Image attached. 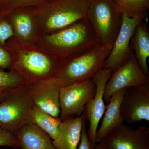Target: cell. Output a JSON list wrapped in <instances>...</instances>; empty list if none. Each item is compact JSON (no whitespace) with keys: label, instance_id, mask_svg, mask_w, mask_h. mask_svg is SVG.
I'll return each instance as SVG.
<instances>
[{"label":"cell","instance_id":"obj_1","mask_svg":"<svg viewBox=\"0 0 149 149\" xmlns=\"http://www.w3.org/2000/svg\"><path fill=\"white\" fill-rule=\"evenodd\" d=\"M6 47L12 58L10 70L18 73L27 84L54 77L60 61L36 44H29L10 38Z\"/></svg>","mask_w":149,"mask_h":149},{"label":"cell","instance_id":"obj_2","mask_svg":"<svg viewBox=\"0 0 149 149\" xmlns=\"http://www.w3.org/2000/svg\"><path fill=\"white\" fill-rule=\"evenodd\" d=\"M36 44L60 61L85 53L99 44L86 17L58 31L40 35Z\"/></svg>","mask_w":149,"mask_h":149},{"label":"cell","instance_id":"obj_3","mask_svg":"<svg viewBox=\"0 0 149 149\" xmlns=\"http://www.w3.org/2000/svg\"><path fill=\"white\" fill-rule=\"evenodd\" d=\"M91 0H50L35 7L41 35L50 34L87 17Z\"/></svg>","mask_w":149,"mask_h":149},{"label":"cell","instance_id":"obj_4","mask_svg":"<svg viewBox=\"0 0 149 149\" xmlns=\"http://www.w3.org/2000/svg\"><path fill=\"white\" fill-rule=\"evenodd\" d=\"M112 47L99 44L85 53L61 61L54 77L62 88L93 79L103 68Z\"/></svg>","mask_w":149,"mask_h":149},{"label":"cell","instance_id":"obj_5","mask_svg":"<svg viewBox=\"0 0 149 149\" xmlns=\"http://www.w3.org/2000/svg\"><path fill=\"white\" fill-rule=\"evenodd\" d=\"M99 44L112 47L122 24V15L113 0H91L87 15Z\"/></svg>","mask_w":149,"mask_h":149},{"label":"cell","instance_id":"obj_6","mask_svg":"<svg viewBox=\"0 0 149 149\" xmlns=\"http://www.w3.org/2000/svg\"><path fill=\"white\" fill-rule=\"evenodd\" d=\"M34 106L27 84L6 93L0 102V127L14 133L30 121Z\"/></svg>","mask_w":149,"mask_h":149},{"label":"cell","instance_id":"obj_7","mask_svg":"<svg viewBox=\"0 0 149 149\" xmlns=\"http://www.w3.org/2000/svg\"><path fill=\"white\" fill-rule=\"evenodd\" d=\"M96 90L95 84L92 79L78 81L62 88L59 97L61 120L83 114L86 105L95 96Z\"/></svg>","mask_w":149,"mask_h":149},{"label":"cell","instance_id":"obj_8","mask_svg":"<svg viewBox=\"0 0 149 149\" xmlns=\"http://www.w3.org/2000/svg\"><path fill=\"white\" fill-rule=\"evenodd\" d=\"M102 149H149V127L118 125L97 143Z\"/></svg>","mask_w":149,"mask_h":149},{"label":"cell","instance_id":"obj_9","mask_svg":"<svg viewBox=\"0 0 149 149\" xmlns=\"http://www.w3.org/2000/svg\"><path fill=\"white\" fill-rule=\"evenodd\" d=\"M149 84V76L140 67L134 55L125 64L113 71L105 86L104 99L109 102L117 91L129 87Z\"/></svg>","mask_w":149,"mask_h":149},{"label":"cell","instance_id":"obj_10","mask_svg":"<svg viewBox=\"0 0 149 149\" xmlns=\"http://www.w3.org/2000/svg\"><path fill=\"white\" fill-rule=\"evenodd\" d=\"M123 122H149V84L125 88L120 107Z\"/></svg>","mask_w":149,"mask_h":149},{"label":"cell","instance_id":"obj_11","mask_svg":"<svg viewBox=\"0 0 149 149\" xmlns=\"http://www.w3.org/2000/svg\"><path fill=\"white\" fill-rule=\"evenodd\" d=\"M112 72L111 69L103 68L93 77L96 87L95 94L86 105L83 113L85 119L89 122L87 134L94 149H95L97 144L96 134L99 124L106 108L104 99V90Z\"/></svg>","mask_w":149,"mask_h":149},{"label":"cell","instance_id":"obj_12","mask_svg":"<svg viewBox=\"0 0 149 149\" xmlns=\"http://www.w3.org/2000/svg\"><path fill=\"white\" fill-rule=\"evenodd\" d=\"M142 21L139 18L122 15L121 27L103 68L113 71L128 61L133 54L130 47L131 40L136 27Z\"/></svg>","mask_w":149,"mask_h":149},{"label":"cell","instance_id":"obj_13","mask_svg":"<svg viewBox=\"0 0 149 149\" xmlns=\"http://www.w3.org/2000/svg\"><path fill=\"white\" fill-rule=\"evenodd\" d=\"M6 17L12 29L14 37L24 42L37 44L41 34L35 6L15 9Z\"/></svg>","mask_w":149,"mask_h":149},{"label":"cell","instance_id":"obj_14","mask_svg":"<svg viewBox=\"0 0 149 149\" xmlns=\"http://www.w3.org/2000/svg\"><path fill=\"white\" fill-rule=\"evenodd\" d=\"M28 86L34 104L54 117H59L60 94L62 87L55 77L41 80Z\"/></svg>","mask_w":149,"mask_h":149},{"label":"cell","instance_id":"obj_15","mask_svg":"<svg viewBox=\"0 0 149 149\" xmlns=\"http://www.w3.org/2000/svg\"><path fill=\"white\" fill-rule=\"evenodd\" d=\"M14 134L20 149H56L49 136L31 121L22 125Z\"/></svg>","mask_w":149,"mask_h":149},{"label":"cell","instance_id":"obj_16","mask_svg":"<svg viewBox=\"0 0 149 149\" xmlns=\"http://www.w3.org/2000/svg\"><path fill=\"white\" fill-rule=\"evenodd\" d=\"M86 120L83 113L80 116L61 121L58 137L52 141L56 148L77 149Z\"/></svg>","mask_w":149,"mask_h":149},{"label":"cell","instance_id":"obj_17","mask_svg":"<svg viewBox=\"0 0 149 149\" xmlns=\"http://www.w3.org/2000/svg\"><path fill=\"white\" fill-rule=\"evenodd\" d=\"M125 89L117 91L110 99L106 107L101 125L97 130L96 143L118 125L123 123L120 107Z\"/></svg>","mask_w":149,"mask_h":149},{"label":"cell","instance_id":"obj_18","mask_svg":"<svg viewBox=\"0 0 149 149\" xmlns=\"http://www.w3.org/2000/svg\"><path fill=\"white\" fill-rule=\"evenodd\" d=\"M132 46L140 67L149 76L147 59L149 57V33L146 23L141 21L135 29L132 38Z\"/></svg>","mask_w":149,"mask_h":149},{"label":"cell","instance_id":"obj_19","mask_svg":"<svg viewBox=\"0 0 149 149\" xmlns=\"http://www.w3.org/2000/svg\"><path fill=\"white\" fill-rule=\"evenodd\" d=\"M30 121L46 132L54 140L58 137L61 120L54 117L34 104L31 112Z\"/></svg>","mask_w":149,"mask_h":149},{"label":"cell","instance_id":"obj_20","mask_svg":"<svg viewBox=\"0 0 149 149\" xmlns=\"http://www.w3.org/2000/svg\"><path fill=\"white\" fill-rule=\"evenodd\" d=\"M115 3L121 14L142 20L146 17L149 8V0H118Z\"/></svg>","mask_w":149,"mask_h":149},{"label":"cell","instance_id":"obj_21","mask_svg":"<svg viewBox=\"0 0 149 149\" xmlns=\"http://www.w3.org/2000/svg\"><path fill=\"white\" fill-rule=\"evenodd\" d=\"M27 84L24 79L12 70H0V93H6Z\"/></svg>","mask_w":149,"mask_h":149},{"label":"cell","instance_id":"obj_22","mask_svg":"<svg viewBox=\"0 0 149 149\" xmlns=\"http://www.w3.org/2000/svg\"><path fill=\"white\" fill-rule=\"evenodd\" d=\"M50 0H2L0 2V13L6 16L15 9L41 5Z\"/></svg>","mask_w":149,"mask_h":149},{"label":"cell","instance_id":"obj_23","mask_svg":"<svg viewBox=\"0 0 149 149\" xmlns=\"http://www.w3.org/2000/svg\"><path fill=\"white\" fill-rule=\"evenodd\" d=\"M13 36L12 29L6 16L0 13V44L5 45Z\"/></svg>","mask_w":149,"mask_h":149},{"label":"cell","instance_id":"obj_24","mask_svg":"<svg viewBox=\"0 0 149 149\" xmlns=\"http://www.w3.org/2000/svg\"><path fill=\"white\" fill-rule=\"evenodd\" d=\"M7 146L17 148L18 144L14 134L0 127V146Z\"/></svg>","mask_w":149,"mask_h":149},{"label":"cell","instance_id":"obj_25","mask_svg":"<svg viewBox=\"0 0 149 149\" xmlns=\"http://www.w3.org/2000/svg\"><path fill=\"white\" fill-rule=\"evenodd\" d=\"M12 58L9 52L5 45L0 44V70L11 69Z\"/></svg>","mask_w":149,"mask_h":149},{"label":"cell","instance_id":"obj_26","mask_svg":"<svg viewBox=\"0 0 149 149\" xmlns=\"http://www.w3.org/2000/svg\"><path fill=\"white\" fill-rule=\"evenodd\" d=\"M77 149H94L91 145L86 130V122L83 125L81 139Z\"/></svg>","mask_w":149,"mask_h":149},{"label":"cell","instance_id":"obj_27","mask_svg":"<svg viewBox=\"0 0 149 149\" xmlns=\"http://www.w3.org/2000/svg\"><path fill=\"white\" fill-rule=\"evenodd\" d=\"M6 93H0V102L2 101L5 98Z\"/></svg>","mask_w":149,"mask_h":149},{"label":"cell","instance_id":"obj_28","mask_svg":"<svg viewBox=\"0 0 149 149\" xmlns=\"http://www.w3.org/2000/svg\"><path fill=\"white\" fill-rule=\"evenodd\" d=\"M95 149H102L101 148H100V147L98 146H97V144H96Z\"/></svg>","mask_w":149,"mask_h":149},{"label":"cell","instance_id":"obj_29","mask_svg":"<svg viewBox=\"0 0 149 149\" xmlns=\"http://www.w3.org/2000/svg\"><path fill=\"white\" fill-rule=\"evenodd\" d=\"M113 1H114L115 2H116L118 1V0H113Z\"/></svg>","mask_w":149,"mask_h":149},{"label":"cell","instance_id":"obj_30","mask_svg":"<svg viewBox=\"0 0 149 149\" xmlns=\"http://www.w3.org/2000/svg\"><path fill=\"white\" fill-rule=\"evenodd\" d=\"M1 1H2V0H0V2H1Z\"/></svg>","mask_w":149,"mask_h":149}]
</instances>
